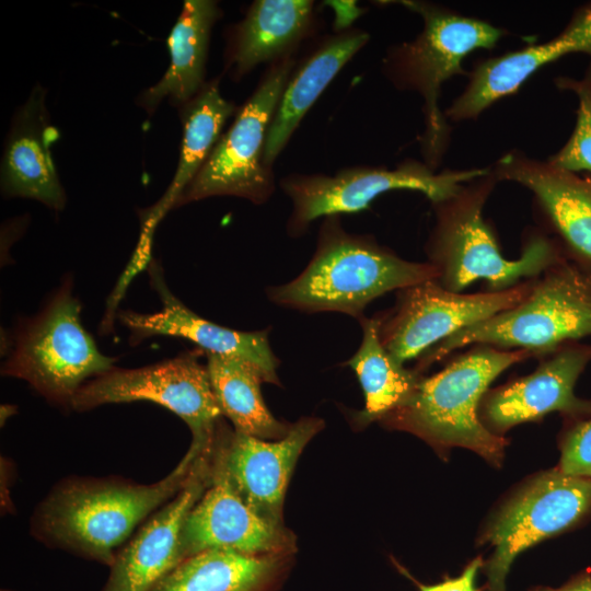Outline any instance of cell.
<instances>
[{"instance_id": "obj_1", "label": "cell", "mask_w": 591, "mask_h": 591, "mask_svg": "<svg viewBox=\"0 0 591 591\" xmlns=\"http://www.w3.org/2000/svg\"><path fill=\"white\" fill-rule=\"evenodd\" d=\"M211 440H192L177 465L152 484L120 476L59 480L35 507L30 534L46 547L111 567L136 529L183 489Z\"/></svg>"}, {"instance_id": "obj_2", "label": "cell", "mask_w": 591, "mask_h": 591, "mask_svg": "<svg viewBox=\"0 0 591 591\" xmlns=\"http://www.w3.org/2000/svg\"><path fill=\"white\" fill-rule=\"evenodd\" d=\"M437 277L430 263L402 258L371 235L347 232L340 216H328L306 267L292 280L268 287L266 294L282 308L338 312L360 321L376 298Z\"/></svg>"}, {"instance_id": "obj_3", "label": "cell", "mask_w": 591, "mask_h": 591, "mask_svg": "<svg viewBox=\"0 0 591 591\" xmlns=\"http://www.w3.org/2000/svg\"><path fill=\"white\" fill-rule=\"evenodd\" d=\"M497 183L489 167L451 197L432 204L434 224L426 243L427 262L438 273L436 280L450 291L462 292L480 279L487 282L489 291L506 290L538 277L567 258L558 241L545 233L531 234L520 257L502 256L484 219L485 205Z\"/></svg>"}, {"instance_id": "obj_4", "label": "cell", "mask_w": 591, "mask_h": 591, "mask_svg": "<svg viewBox=\"0 0 591 591\" xmlns=\"http://www.w3.org/2000/svg\"><path fill=\"white\" fill-rule=\"evenodd\" d=\"M532 357L535 356L524 349L473 345L441 371L422 376L412 396L381 420L422 438L437 449L465 448L498 466L507 440L483 425L479 405L496 378Z\"/></svg>"}, {"instance_id": "obj_5", "label": "cell", "mask_w": 591, "mask_h": 591, "mask_svg": "<svg viewBox=\"0 0 591 591\" xmlns=\"http://www.w3.org/2000/svg\"><path fill=\"white\" fill-rule=\"evenodd\" d=\"M399 3L419 14L421 32L412 40L390 47L382 59L384 77L399 91L422 99L425 130L419 137L424 162L437 170L450 141V126L439 106L441 86L466 74L463 60L474 50L491 49L506 31L428 1Z\"/></svg>"}, {"instance_id": "obj_6", "label": "cell", "mask_w": 591, "mask_h": 591, "mask_svg": "<svg viewBox=\"0 0 591 591\" xmlns=\"http://www.w3.org/2000/svg\"><path fill=\"white\" fill-rule=\"evenodd\" d=\"M591 335V268L568 257L536 277L530 293L517 305L468 325L426 350L419 373L470 345L524 349L543 357Z\"/></svg>"}, {"instance_id": "obj_7", "label": "cell", "mask_w": 591, "mask_h": 591, "mask_svg": "<svg viewBox=\"0 0 591 591\" xmlns=\"http://www.w3.org/2000/svg\"><path fill=\"white\" fill-rule=\"evenodd\" d=\"M80 311L67 281L37 315L21 322L2 375L24 380L48 402L71 409L81 386L114 369L117 360L99 350Z\"/></svg>"}, {"instance_id": "obj_8", "label": "cell", "mask_w": 591, "mask_h": 591, "mask_svg": "<svg viewBox=\"0 0 591 591\" xmlns=\"http://www.w3.org/2000/svg\"><path fill=\"white\" fill-rule=\"evenodd\" d=\"M296 68L293 56L269 65L259 84L239 108L210 155L174 207L215 196H233L263 205L275 192L271 166L264 162L268 129L285 86Z\"/></svg>"}, {"instance_id": "obj_9", "label": "cell", "mask_w": 591, "mask_h": 591, "mask_svg": "<svg viewBox=\"0 0 591 591\" xmlns=\"http://www.w3.org/2000/svg\"><path fill=\"white\" fill-rule=\"evenodd\" d=\"M488 171L489 167H474L437 172L424 161L408 159L393 169L354 166L339 170L334 175L292 173L279 182L292 205L287 233L298 237L316 219L358 212L390 190L420 192L431 204L440 202L455 194L463 184Z\"/></svg>"}, {"instance_id": "obj_10", "label": "cell", "mask_w": 591, "mask_h": 591, "mask_svg": "<svg viewBox=\"0 0 591 591\" xmlns=\"http://www.w3.org/2000/svg\"><path fill=\"white\" fill-rule=\"evenodd\" d=\"M591 513V479L558 467L540 473L518 489L491 517L480 544L494 552L483 570L487 591H506L511 564L531 546L560 534Z\"/></svg>"}, {"instance_id": "obj_11", "label": "cell", "mask_w": 591, "mask_h": 591, "mask_svg": "<svg viewBox=\"0 0 591 591\" xmlns=\"http://www.w3.org/2000/svg\"><path fill=\"white\" fill-rule=\"evenodd\" d=\"M204 354L197 348L142 368L115 367L83 384L72 399L71 409L86 412L105 404L152 402L184 420L193 440L208 441L222 414L207 366L200 362Z\"/></svg>"}, {"instance_id": "obj_12", "label": "cell", "mask_w": 591, "mask_h": 591, "mask_svg": "<svg viewBox=\"0 0 591 591\" xmlns=\"http://www.w3.org/2000/svg\"><path fill=\"white\" fill-rule=\"evenodd\" d=\"M534 279L478 293L450 291L436 279L404 288L397 291L395 305L376 316L380 339L398 363L418 359L455 332L517 305L530 293Z\"/></svg>"}, {"instance_id": "obj_13", "label": "cell", "mask_w": 591, "mask_h": 591, "mask_svg": "<svg viewBox=\"0 0 591 591\" xmlns=\"http://www.w3.org/2000/svg\"><path fill=\"white\" fill-rule=\"evenodd\" d=\"M322 427L318 418H301L283 438L269 441L231 430L221 418L213 436L212 459L255 513L282 525L289 478L300 453Z\"/></svg>"}, {"instance_id": "obj_14", "label": "cell", "mask_w": 591, "mask_h": 591, "mask_svg": "<svg viewBox=\"0 0 591 591\" xmlns=\"http://www.w3.org/2000/svg\"><path fill=\"white\" fill-rule=\"evenodd\" d=\"M591 362V344L572 341L541 357L530 374L488 390L478 415L493 433L503 436L512 427L541 420L557 412L566 420L591 416V401L575 394V385Z\"/></svg>"}, {"instance_id": "obj_15", "label": "cell", "mask_w": 591, "mask_h": 591, "mask_svg": "<svg viewBox=\"0 0 591 591\" xmlns=\"http://www.w3.org/2000/svg\"><path fill=\"white\" fill-rule=\"evenodd\" d=\"M212 442L197 457L183 489L118 549L101 591H152L182 561L183 523L211 485Z\"/></svg>"}, {"instance_id": "obj_16", "label": "cell", "mask_w": 591, "mask_h": 591, "mask_svg": "<svg viewBox=\"0 0 591 591\" xmlns=\"http://www.w3.org/2000/svg\"><path fill=\"white\" fill-rule=\"evenodd\" d=\"M293 548V535L283 525L255 513L211 459V485L189 511L181 530V560L208 549L278 556Z\"/></svg>"}, {"instance_id": "obj_17", "label": "cell", "mask_w": 591, "mask_h": 591, "mask_svg": "<svg viewBox=\"0 0 591 591\" xmlns=\"http://www.w3.org/2000/svg\"><path fill=\"white\" fill-rule=\"evenodd\" d=\"M491 171L499 182L530 190L566 256L591 268V174L569 172L517 150L499 158Z\"/></svg>"}, {"instance_id": "obj_18", "label": "cell", "mask_w": 591, "mask_h": 591, "mask_svg": "<svg viewBox=\"0 0 591 591\" xmlns=\"http://www.w3.org/2000/svg\"><path fill=\"white\" fill-rule=\"evenodd\" d=\"M148 271L162 309L157 313L119 311L118 318L130 331V343L163 335L188 339L206 354L235 357L253 363L268 383L279 384V360L269 343V329L242 332L206 320L179 301L167 288L160 265L150 262Z\"/></svg>"}, {"instance_id": "obj_19", "label": "cell", "mask_w": 591, "mask_h": 591, "mask_svg": "<svg viewBox=\"0 0 591 591\" xmlns=\"http://www.w3.org/2000/svg\"><path fill=\"white\" fill-rule=\"evenodd\" d=\"M575 53L586 54L591 61V2L580 7L552 39L478 62L444 115L457 123L476 119L486 108L517 92L538 69Z\"/></svg>"}, {"instance_id": "obj_20", "label": "cell", "mask_w": 591, "mask_h": 591, "mask_svg": "<svg viewBox=\"0 0 591 591\" xmlns=\"http://www.w3.org/2000/svg\"><path fill=\"white\" fill-rule=\"evenodd\" d=\"M58 137L46 106V90L36 84L15 111L3 147L0 185L4 197L40 201L59 211L67 202L50 147Z\"/></svg>"}, {"instance_id": "obj_21", "label": "cell", "mask_w": 591, "mask_h": 591, "mask_svg": "<svg viewBox=\"0 0 591 591\" xmlns=\"http://www.w3.org/2000/svg\"><path fill=\"white\" fill-rule=\"evenodd\" d=\"M314 24L310 0H256L228 31L225 70L241 79L256 66L293 56Z\"/></svg>"}, {"instance_id": "obj_22", "label": "cell", "mask_w": 591, "mask_h": 591, "mask_svg": "<svg viewBox=\"0 0 591 591\" xmlns=\"http://www.w3.org/2000/svg\"><path fill=\"white\" fill-rule=\"evenodd\" d=\"M363 30H346L324 39L293 69L271 119L264 162L274 165L301 120L343 67L368 43Z\"/></svg>"}, {"instance_id": "obj_23", "label": "cell", "mask_w": 591, "mask_h": 591, "mask_svg": "<svg viewBox=\"0 0 591 591\" xmlns=\"http://www.w3.org/2000/svg\"><path fill=\"white\" fill-rule=\"evenodd\" d=\"M222 11L213 0H186L169 37L170 65L162 78L143 90L136 103L149 115L167 100L177 108L207 82L210 35Z\"/></svg>"}, {"instance_id": "obj_24", "label": "cell", "mask_w": 591, "mask_h": 591, "mask_svg": "<svg viewBox=\"0 0 591 591\" xmlns=\"http://www.w3.org/2000/svg\"><path fill=\"white\" fill-rule=\"evenodd\" d=\"M220 77L207 81L198 93L178 107L183 125L179 159L173 181L148 220L153 223L174 208L185 188L199 172L231 116L239 107L220 92Z\"/></svg>"}, {"instance_id": "obj_25", "label": "cell", "mask_w": 591, "mask_h": 591, "mask_svg": "<svg viewBox=\"0 0 591 591\" xmlns=\"http://www.w3.org/2000/svg\"><path fill=\"white\" fill-rule=\"evenodd\" d=\"M206 356L216 401L234 430L263 440L283 438L291 426L277 420L267 408L260 391L268 383L264 372L240 358Z\"/></svg>"}, {"instance_id": "obj_26", "label": "cell", "mask_w": 591, "mask_h": 591, "mask_svg": "<svg viewBox=\"0 0 591 591\" xmlns=\"http://www.w3.org/2000/svg\"><path fill=\"white\" fill-rule=\"evenodd\" d=\"M359 322L362 327L361 344L347 366L355 371L366 398V406L357 414V421L368 425L402 406L412 396L422 375L398 363L384 348L376 316H364Z\"/></svg>"}, {"instance_id": "obj_27", "label": "cell", "mask_w": 591, "mask_h": 591, "mask_svg": "<svg viewBox=\"0 0 591 591\" xmlns=\"http://www.w3.org/2000/svg\"><path fill=\"white\" fill-rule=\"evenodd\" d=\"M276 556L208 549L182 560L152 591H262Z\"/></svg>"}, {"instance_id": "obj_28", "label": "cell", "mask_w": 591, "mask_h": 591, "mask_svg": "<svg viewBox=\"0 0 591 591\" xmlns=\"http://www.w3.org/2000/svg\"><path fill=\"white\" fill-rule=\"evenodd\" d=\"M555 84L577 96L578 108L573 131L548 161L569 172L591 174V61L582 78L558 77Z\"/></svg>"}, {"instance_id": "obj_29", "label": "cell", "mask_w": 591, "mask_h": 591, "mask_svg": "<svg viewBox=\"0 0 591 591\" xmlns=\"http://www.w3.org/2000/svg\"><path fill=\"white\" fill-rule=\"evenodd\" d=\"M560 471L591 479V416L577 420H567L561 433Z\"/></svg>"}, {"instance_id": "obj_30", "label": "cell", "mask_w": 591, "mask_h": 591, "mask_svg": "<svg viewBox=\"0 0 591 591\" xmlns=\"http://www.w3.org/2000/svg\"><path fill=\"white\" fill-rule=\"evenodd\" d=\"M482 556L472 559L464 570L454 578H445L436 584L417 583L420 591H482L476 588V577L479 569L484 566Z\"/></svg>"}, {"instance_id": "obj_31", "label": "cell", "mask_w": 591, "mask_h": 591, "mask_svg": "<svg viewBox=\"0 0 591 591\" xmlns=\"http://www.w3.org/2000/svg\"><path fill=\"white\" fill-rule=\"evenodd\" d=\"M530 591H591V570L584 569L558 588L534 587Z\"/></svg>"}, {"instance_id": "obj_32", "label": "cell", "mask_w": 591, "mask_h": 591, "mask_svg": "<svg viewBox=\"0 0 591 591\" xmlns=\"http://www.w3.org/2000/svg\"><path fill=\"white\" fill-rule=\"evenodd\" d=\"M1 591H14V590H10V589H1Z\"/></svg>"}]
</instances>
